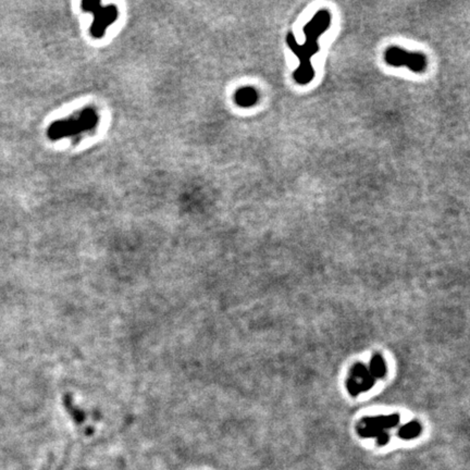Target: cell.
Listing matches in <instances>:
<instances>
[{"label":"cell","mask_w":470,"mask_h":470,"mask_svg":"<svg viewBox=\"0 0 470 470\" xmlns=\"http://www.w3.org/2000/svg\"><path fill=\"white\" fill-rule=\"evenodd\" d=\"M82 8L94 14V22L92 25V34L94 37L101 38L107 29L108 25L117 19V9L113 5L102 7L101 2L84 1L82 2Z\"/></svg>","instance_id":"3957f363"},{"label":"cell","mask_w":470,"mask_h":470,"mask_svg":"<svg viewBox=\"0 0 470 470\" xmlns=\"http://www.w3.org/2000/svg\"><path fill=\"white\" fill-rule=\"evenodd\" d=\"M258 101V93L252 87H243L235 94V102L240 107H251Z\"/></svg>","instance_id":"52a82bcc"},{"label":"cell","mask_w":470,"mask_h":470,"mask_svg":"<svg viewBox=\"0 0 470 470\" xmlns=\"http://www.w3.org/2000/svg\"><path fill=\"white\" fill-rule=\"evenodd\" d=\"M420 432H421V426L418 424V422L413 421L402 427V429L398 432V436L399 438H402L404 440H410V439L418 437Z\"/></svg>","instance_id":"ba28073f"},{"label":"cell","mask_w":470,"mask_h":470,"mask_svg":"<svg viewBox=\"0 0 470 470\" xmlns=\"http://www.w3.org/2000/svg\"><path fill=\"white\" fill-rule=\"evenodd\" d=\"M397 416H381L366 418L362 421V425L358 428V432L363 438H375L378 444L384 445L389 441V437L384 432L385 429L393 428L397 425Z\"/></svg>","instance_id":"7a4b0ae2"},{"label":"cell","mask_w":470,"mask_h":470,"mask_svg":"<svg viewBox=\"0 0 470 470\" xmlns=\"http://www.w3.org/2000/svg\"><path fill=\"white\" fill-rule=\"evenodd\" d=\"M385 61L393 67H407L416 73L422 72L427 67L424 55L419 52H408L398 47H391L386 50Z\"/></svg>","instance_id":"277c9868"},{"label":"cell","mask_w":470,"mask_h":470,"mask_svg":"<svg viewBox=\"0 0 470 470\" xmlns=\"http://www.w3.org/2000/svg\"><path fill=\"white\" fill-rule=\"evenodd\" d=\"M331 14L328 10L317 12L304 27L306 36L304 45H299L292 33L286 35V44L299 59V67L295 70L293 78L299 85H307L315 78V70L311 64L313 58L319 50L318 39L331 24Z\"/></svg>","instance_id":"6da1fadb"},{"label":"cell","mask_w":470,"mask_h":470,"mask_svg":"<svg viewBox=\"0 0 470 470\" xmlns=\"http://www.w3.org/2000/svg\"><path fill=\"white\" fill-rule=\"evenodd\" d=\"M385 363L384 360L382 359L380 356H373L371 359V363H370V373H371L372 377L375 378H382L385 374Z\"/></svg>","instance_id":"9c48e42d"},{"label":"cell","mask_w":470,"mask_h":470,"mask_svg":"<svg viewBox=\"0 0 470 470\" xmlns=\"http://www.w3.org/2000/svg\"><path fill=\"white\" fill-rule=\"evenodd\" d=\"M374 378L362 365H356L352 370V377L348 382V389L352 395L359 394L362 391H367L373 384Z\"/></svg>","instance_id":"8992f818"},{"label":"cell","mask_w":470,"mask_h":470,"mask_svg":"<svg viewBox=\"0 0 470 470\" xmlns=\"http://www.w3.org/2000/svg\"><path fill=\"white\" fill-rule=\"evenodd\" d=\"M96 121V115L94 114L93 111L86 110L79 117V119L71 121H62V123L59 122L54 125H51V127L49 128V135L50 137L54 138L66 136L67 134H71L74 125H76V132H81L82 130H86V128L88 130V128H91L95 124Z\"/></svg>","instance_id":"5b68a950"}]
</instances>
